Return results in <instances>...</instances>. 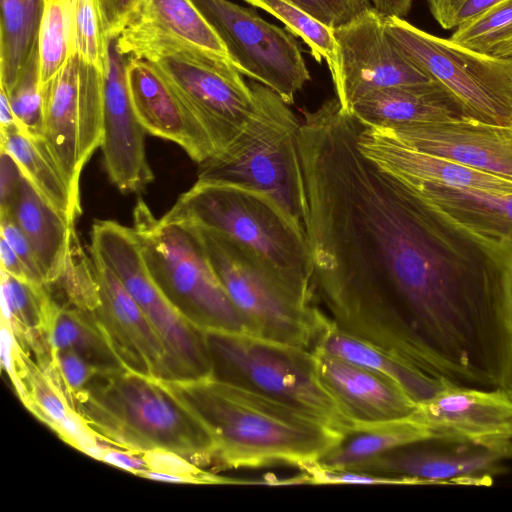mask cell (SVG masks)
Segmentation results:
<instances>
[{
	"instance_id": "cell-1",
	"label": "cell",
	"mask_w": 512,
	"mask_h": 512,
	"mask_svg": "<svg viewBox=\"0 0 512 512\" xmlns=\"http://www.w3.org/2000/svg\"><path fill=\"white\" fill-rule=\"evenodd\" d=\"M205 429L225 469H303L343 436L320 420L250 389L207 375L157 379Z\"/></svg>"
},
{
	"instance_id": "cell-2",
	"label": "cell",
	"mask_w": 512,
	"mask_h": 512,
	"mask_svg": "<svg viewBox=\"0 0 512 512\" xmlns=\"http://www.w3.org/2000/svg\"><path fill=\"white\" fill-rule=\"evenodd\" d=\"M161 219L229 236L294 292L315 300L305 227L268 192L243 184L196 182Z\"/></svg>"
},
{
	"instance_id": "cell-3",
	"label": "cell",
	"mask_w": 512,
	"mask_h": 512,
	"mask_svg": "<svg viewBox=\"0 0 512 512\" xmlns=\"http://www.w3.org/2000/svg\"><path fill=\"white\" fill-rule=\"evenodd\" d=\"M73 406L107 444L140 454L170 450L199 467L214 463L208 433L155 378L126 368L98 373Z\"/></svg>"
},
{
	"instance_id": "cell-4",
	"label": "cell",
	"mask_w": 512,
	"mask_h": 512,
	"mask_svg": "<svg viewBox=\"0 0 512 512\" xmlns=\"http://www.w3.org/2000/svg\"><path fill=\"white\" fill-rule=\"evenodd\" d=\"M253 110L223 150L198 164L199 183L249 185L268 192L303 226L306 183L299 147L301 121L277 93L249 83Z\"/></svg>"
},
{
	"instance_id": "cell-5",
	"label": "cell",
	"mask_w": 512,
	"mask_h": 512,
	"mask_svg": "<svg viewBox=\"0 0 512 512\" xmlns=\"http://www.w3.org/2000/svg\"><path fill=\"white\" fill-rule=\"evenodd\" d=\"M211 375L312 416L344 435L355 425L324 384L313 351L246 332L204 330Z\"/></svg>"
},
{
	"instance_id": "cell-6",
	"label": "cell",
	"mask_w": 512,
	"mask_h": 512,
	"mask_svg": "<svg viewBox=\"0 0 512 512\" xmlns=\"http://www.w3.org/2000/svg\"><path fill=\"white\" fill-rule=\"evenodd\" d=\"M191 224L214 273L241 314L247 333L312 351L330 322L315 300L300 296L282 283L234 239Z\"/></svg>"
},
{
	"instance_id": "cell-7",
	"label": "cell",
	"mask_w": 512,
	"mask_h": 512,
	"mask_svg": "<svg viewBox=\"0 0 512 512\" xmlns=\"http://www.w3.org/2000/svg\"><path fill=\"white\" fill-rule=\"evenodd\" d=\"M132 228L151 277L186 320L202 330L247 333L191 223L156 218L138 200Z\"/></svg>"
},
{
	"instance_id": "cell-8",
	"label": "cell",
	"mask_w": 512,
	"mask_h": 512,
	"mask_svg": "<svg viewBox=\"0 0 512 512\" xmlns=\"http://www.w3.org/2000/svg\"><path fill=\"white\" fill-rule=\"evenodd\" d=\"M76 256L61 280L64 303L88 313L123 366L155 379H174L168 350L117 275L101 259Z\"/></svg>"
},
{
	"instance_id": "cell-9",
	"label": "cell",
	"mask_w": 512,
	"mask_h": 512,
	"mask_svg": "<svg viewBox=\"0 0 512 512\" xmlns=\"http://www.w3.org/2000/svg\"><path fill=\"white\" fill-rule=\"evenodd\" d=\"M397 48L440 83L475 120L512 125V57L480 53L432 35L404 18L385 17Z\"/></svg>"
},
{
	"instance_id": "cell-10",
	"label": "cell",
	"mask_w": 512,
	"mask_h": 512,
	"mask_svg": "<svg viewBox=\"0 0 512 512\" xmlns=\"http://www.w3.org/2000/svg\"><path fill=\"white\" fill-rule=\"evenodd\" d=\"M123 55L145 59L160 71L195 113L217 153L238 135L253 110L250 85L227 60L170 41L137 44Z\"/></svg>"
},
{
	"instance_id": "cell-11",
	"label": "cell",
	"mask_w": 512,
	"mask_h": 512,
	"mask_svg": "<svg viewBox=\"0 0 512 512\" xmlns=\"http://www.w3.org/2000/svg\"><path fill=\"white\" fill-rule=\"evenodd\" d=\"M89 251L121 280L164 342L174 379L211 374L204 330L186 320L151 277L133 228L112 220H97L91 228Z\"/></svg>"
},
{
	"instance_id": "cell-12",
	"label": "cell",
	"mask_w": 512,
	"mask_h": 512,
	"mask_svg": "<svg viewBox=\"0 0 512 512\" xmlns=\"http://www.w3.org/2000/svg\"><path fill=\"white\" fill-rule=\"evenodd\" d=\"M242 74L277 93L287 104L310 73L292 33L230 0H192Z\"/></svg>"
},
{
	"instance_id": "cell-13",
	"label": "cell",
	"mask_w": 512,
	"mask_h": 512,
	"mask_svg": "<svg viewBox=\"0 0 512 512\" xmlns=\"http://www.w3.org/2000/svg\"><path fill=\"white\" fill-rule=\"evenodd\" d=\"M105 75L74 53L42 87L44 140L78 191L82 170L102 141Z\"/></svg>"
},
{
	"instance_id": "cell-14",
	"label": "cell",
	"mask_w": 512,
	"mask_h": 512,
	"mask_svg": "<svg viewBox=\"0 0 512 512\" xmlns=\"http://www.w3.org/2000/svg\"><path fill=\"white\" fill-rule=\"evenodd\" d=\"M512 440L428 437L391 449L350 469L402 478L407 485L491 486L507 471Z\"/></svg>"
},
{
	"instance_id": "cell-15",
	"label": "cell",
	"mask_w": 512,
	"mask_h": 512,
	"mask_svg": "<svg viewBox=\"0 0 512 512\" xmlns=\"http://www.w3.org/2000/svg\"><path fill=\"white\" fill-rule=\"evenodd\" d=\"M333 36L336 62L331 76L336 98L350 113L357 101L373 91L435 81L397 48L385 16L373 7L333 29Z\"/></svg>"
},
{
	"instance_id": "cell-16",
	"label": "cell",
	"mask_w": 512,
	"mask_h": 512,
	"mask_svg": "<svg viewBox=\"0 0 512 512\" xmlns=\"http://www.w3.org/2000/svg\"><path fill=\"white\" fill-rule=\"evenodd\" d=\"M127 59L111 39L100 148L106 173L116 188L122 193H139L154 180V175L146 156V131L135 114L127 87Z\"/></svg>"
},
{
	"instance_id": "cell-17",
	"label": "cell",
	"mask_w": 512,
	"mask_h": 512,
	"mask_svg": "<svg viewBox=\"0 0 512 512\" xmlns=\"http://www.w3.org/2000/svg\"><path fill=\"white\" fill-rule=\"evenodd\" d=\"M1 364L14 390L38 420L73 448L97 459L102 441L71 403L60 382L45 371L1 322Z\"/></svg>"
},
{
	"instance_id": "cell-18",
	"label": "cell",
	"mask_w": 512,
	"mask_h": 512,
	"mask_svg": "<svg viewBox=\"0 0 512 512\" xmlns=\"http://www.w3.org/2000/svg\"><path fill=\"white\" fill-rule=\"evenodd\" d=\"M382 129L422 152L512 180V125L461 116Z\"/></svg>"
},
{
	"instance_id": "cell-19",
	"label": "cell",
	"mask_w": 512,
	"mask_h": 512,
	"mask_svg": "<svg viewBox=\"0 0 512 512\" xmlns=\"http://www.w3.org/2000/svg\"><path fill=\"white\" fill-rule=\"evenodd\" d=\"M126 82L146 133L178 144L198 164L217 153L195 113L151 62L128 57Z\"/></svg>"
},
{
	"instance_id": "cell-20",
	"label": "cell",
	"mask_w": 512,
	"mask_h": 512,
	"mask_svg": "<svg viewBox=\"0 0 512 512\" xmlns=\"http://www.w3.org/2000/svg\"><path fill=\"white\" fill-rule=\"evenodd\" d=\"M433 437L512 440V395L503 388L446 384L410 416Z\"/></svg>"
},
{
	"instance_id": "cell-21",
	"label": "cell",
	"mask_w": 512,
	"mask_h": 512,
	"mask_svg": "<svg viewBox=\"0 0 512 512\" xmlns=\"http://www.w3.org/2000/svg\"><path fill=\"white\" fill-rule=\"evenodd\" d=\"M401 183L496 262L505 267L512 266V194L438 184Z\"/></svg>"
},
{
	"instance_id": "cell-22",
	"label": "cell",
	"mask_w": 512,
	"mask_h": 512,
	"mask_svg": "<svg viewBox=\"0 0 512 512\" xmlns=\"http://www.w3.org/2000/svg\"><path fill=\"white\" fill-rule=\"evenodd\" d=\"M358 146L366 158L404 183L438 184L512 194V180L422 152L382 128L363 124Z\"/></svg>"
},
{
	"instance_id": "cell-23",
	"label": "cell",
	"mask_w": 512,
	"mask_h": 512,
	"mask_svg": "<svg viewBox=\"0 0 512 512\" xmlns=\"http://www.w3.org/2000/svg\"><path fill=\"white\" fill-rule=\"evenodd\" d=\"M320 376L348 417L359 426L410 417L415 402L390 379L323 351H313Z\"/></svg>"
},
{
	"instance_id": "cell-24",
	"label": "cell",
	"mask_w": 512,
	"mask_h": 512,
	"mask_svg": "<svg viewBox=\"0 0 512 512\" xmlns=\"http://www.w3.org/2000/svg\"><path fill=\"white\" fill-rule=\"evenodd\" d=\"M114 41L121 54L137 44L170 41L231 62L222 41L192 0H142Z\"/></svg>"
},
{
	"instance_id": "cell-25",
	"label": "cell",
	"mask_w": 512,
	"mask_h": 512,
	"mask_svg": "<svg viewBox=\"0 0 512 512\" xmlns=\"http://www.w3.org/2000/svg\"><path fill=\"white\" fill-rule=\"evenodd\" d=\"M0 213L12 216L29 240L47 286L55 285L77 237L74 223L50 204L23 173L8 210Z\"/></svg>"
},
{
	"instance_id": "cell-26",
	"label": "cell",
	"mask_w": 512,
	"mask_h": 512,
	"mask_svg": "<svg viewBox=\"0 0 512 512\" xmlns=\"http://www.w3.org/2000/svg\"><path fill=\"white\" fill-rule=\"evenodd\" d=\"M351 113L362 124L378 128L466 116L458 102L437 81L373 91L357 101Z\"/></svg>"
},
{
	"instance_id": "cell-27",
	"label": "cell",
	"mask_w": 512,
	"mask_h": 512,
	"mask_svg": "<svg viewBox=\"0 0 512 512\" xmlns=\"http://www.w3.org/2000/svg\"><path fill=\"white\" fill-rule=\"evenodd\" d=\"M2 322L20 347L44 369L53 362L50 329L55 298L47 286L19 280L1 270Z\"/></svg>"
},
{
	"instance_id": "cell-28",
	"label": "cell",
	"mask_w": 512,
	"mask_h": 512,
	"mask_svg": "<svg viewBox=\"0 0 512 512\" xmlns=\"http://www.w3.org/2000/svg\"><path fill=\"white\" fill-rule=\"evenodd\" d=\"M315 350L348 360L390 379L417 403L433 397L448 384L344 332L331 319L312 351Z\"/></svg>"
},
{
	"instance_id": "cell-29",
	"label": "cell",
	"mask_w": 512,
	"mask_h": 512,
	"mask_svg": "<svg viewBox=\"0 0 512 512\" xmlns=\"http://www.w3.org/2000/svg\"><path fill=\"white\" fill-rule=\"evenodd\" d=\"M1 150L13 158L48 202L75 224L82 212L80 191L71 185L45 140L30 137L15 126L1 131Z\"/></svg>"
},
{
	"instance_id": "cell-30",
	"label": "cell",
	"mask_w": 512,
	"mask_h": 512,
	"mask_svg": "<svg viewBox=\"0 0 512 512\" xmlns=\"http://www.w3.org/2000/svg\"><path fill=\"white\" fill-rule=\"evenodd\" d=\"M432 437L411 417L365 426L346 434L315 462L318 466L345 470L401 445Z\"/></svg>"
},
{
	"instance_id": "cell-31",
	"label": "cell",
	"mask_w": 512,
	"mask_h": 512,
	"mask_svg": "<svg viewBox=\"0 0 512 512\" xmlns=\"http://www.w3.org/2000/svg\"><path fill=\"white\" fill-rule=\"evenodd\" d=\"M0 1V85L9 91L38 49L44 0Z\"/></svg>"
},
{
	"instance_id": "cell-32",
	"label": "cell",
	"mask_w": 512,
	"mask_h": 512,
	"mask_svg": "<svg viewBox=\"0 0 512 512\" xmlns=\"http://www.w3.org/2000/svg\"><path fill=\"white\" fill-rule=\"evenodd\" d=\"M50 343L52 352L71 350L100 373L125 368L92 317L56 298Z\"/></svg>"
},
{
	"instance_id": "cell-33",
	"label": "cell",
	"mask_w": 512,
	"mask_h": 512,
	"mask_svg": "<svg viewBox=\"0 0 512 512\" xmlns=\"http://www.w3.org/2000/svg\"><path fill=\"white\" fill-rule=\"evenodd\" d=\"M74 53L70 0H44L38 36L41 88Z\"/></svg>"
},
{
	"instance_id": "cell-34",
	"label": "cell",
	"mask_w": 512,
	"mask_h": 512,
	"mask_svg": "<svg viewBox=\"0 0 512 512\" xmlns=\"http://www.w3.org/2000/svg\"><path fill=\"white\" fill-rule=\"evenodd\" d=\"M449 39L480 53L512 57V0L459 26Z\"/></svg>"
},
{
	"instance_id": "cell-35",
	"label": "cell",
	"mask_w": 512,
	"mask_h": 512,
	"mask_svg": "<svg viewBox=\"0 0 512 512\" xmlns=\"http://www.w3.org/2000/svg\"><path fill=\"white\" fill-rule=\"evenodd\" d=\"M244 1L283 22L290 33L300 37L306 43L310 48L311 55L318 63L325 60L330 73L334 70L336 54L332 29L324 26L287 0Z\"/></svg>"
},
{
	"instance_id": "cell-36",
	"label": "cell",
	"mask_w": 512,
	"mask_h": 512,
	"mask_svg": "<svg viewBox=\"0 0 512 512\" xmlns=\"http://www.w3.org/2000/svg\"><path fill=\"white\" fill-rule=\"evenodd\" d=\"M74 52L79 60L107 73L110 39L95 0H70Z\"/></svg>"
},
{
	"instance_id": "cell-37",
	"label": "cell",
	"mask_w": 512,
	"mask_h": 512,
	"mask_svg": "<svg viewBox=\"0 0 512 512\" xmlns=\"http://www.w3.org/2000/svg\"><path fill=\"white\" fill-rule=\"evenodd\" d=\"M6 93L19 129L30 137L44 139L43 94L40 85L38 49L16 84Z\"/></svg>"
},
{
	"instance_id": "cell-38",
	"label": "cell",
	"mask_w": 512,
	"mask_h": 512,
	"mask_svg": "<svg viewBox=\"0 0 512 512\" xmlns=\"http://www.w3.org/2000/svg\"><path fill=\"white\" fill-rule=\"evenodd\" d=\"M147 470L139 477L162 482L183 484H227L235 481L203 470L182 455L165 449L142 453Z\"/></svg>"
},
{
	"instance_id": "cell-39",
	"label": "cell",
	"mask_w": 512,
	"mask_h": 512,
	"mask_svg": "<svg viewBox=\"0 0 512 512\" xmlns=\"http://www.w3.org/2000/svg\"><path fill=\"white\" fill-rule=\"evenodd\" d=\"M330 29L344 26L373 7L370 0H287Z\"/></svg>"
},
{
	"instance_id": "cell-40",
	"label": "cell",
	"mask_w": 512,
	"mask_h": 512,
	"mask_svg": "<svg viewBox=\"0 0 512 512\" xmlns=\"http://www.w3.org/2000/svg\"><path fill=\"white\" fill-rule=\"evenodd\" d=\"M47 372L58 379L72 404L74 396L83 390L96 374L100 373L71 350L53 351L52 367Z\"/></svg>"
},
{
	"instance_id": "cell-41",
	"label": "cell",
	"mask_w": 512,
	"mask_h": 512,
	"mask_svg": "<svg viewBox=\"0 0 512 512\" xmlns=\"http://www.w3.org/2000/svg\"><path fill=\"white\" fill-rule=\"evenodd\" d=\"M435 21L445 30L456 29L505 0H426Z\"/></svg>"
},
{
	"instance_id": "cell-42",
	"label": "cell",
	"mask_w": 512,
	"mask_h": 512,
	"mask_svg": "<svg viewBox=\"0 0 512 512\" xmlns=\"http://www.w3.org/2000/svg\"><path fill=\"white\" fill-rule=\"evenodd\" d=\"M0 230L1 237L24 263L33 282L40 286H47L29 240L9 213H0Z\"/></svg>"
},
{
	"instance_id": "cell-43",
	"label": "cell",
	"mask_w": 512,
	"mask_h": 512,
	"mask_svg": "<svg viewBox=\"0 0 512 512\" xmlns=\"http://www.w3.org/2000/svg\"><path fill=\"white\" fill-rule=\"evenodd\" d=\"M142 0H95L108 39L120 35Z\"/></svg>"
},
{
	"instance_id": "cell-44",
	"label": "cell",
	"mask_w": 512,
	"mask_h": 512,
	"mask_svg": "<svg viewBox=\"0 0 512 512\" xmlns=\"http://www.w3.org/2000/svg\"><path fill=\"white\" fill-rule=\"evenodd\" d=\"M97 460L116 466L134 475L147 470L142 454L121 449L104 443L100 449Z\"/></svg>"
},
{
	"instance_id": "cell-45",
	"label": "cell",
	"mask_w": 512,
	"mask_h": 512,
	"mask_svg": "<svg viewBox=\"0 0 512 512\" xmlns=\"http://www.w3.org/2000/svg\"><path fill=\"white\" fill-rule=\"evenodd\" d=\"M0 167V212H3L7 211L10 206L22 172L13 158L3 150H1Z\"/></svg>"
},
{
	"instance_id": "cell-46",
	"label": "cell",
	"mask_w": 512,
	"mask_h": 512,
	"mask_svg": "<svg viewBox=\"0 0 512 512\" xmlns=\"http://www.w3.org/2000/svg\"><path fill=\"white\" fill-rule=\"evenodd\" d=\"M0 262L1 270L19 280L34 283L24 263L2 237L0 239Z\"/></svg>"
},
{
	"instance_id": "cell-47",
	"label": "cell",
	"mask_w": 512,
	"mask_h": 512,
	"mask_svg": "<svg viewBox=\"0 0 512 512\" xmlns=\"http://www.w3.org/2000/svg\"><path fill=\"white\" fill-rule=\"evenodd\" d=\"M373 8L385 17L404 18L408 15L412 0H370Z\"/></svg>"
},
{
	"instance_id": "cell-48",
	"label": "cell",
	"mask_w": 512,
	"mask_h": 512,
	"mask_svg": "<svg viewBox=\"0 0 512 512\" xmlns=\"http://www.w3.org/2000/svg\"><path fill=\"white\" fill-rule=\"evenodd\" d=\"M0 126L1 131L17 126L6 90L0 85Z\"/></svg>"
},
{
	"instance_id": "cell-49",
	"label": "cell",
	"mask_w": 512,
	"mask_h": 512,
	"mask_svg": "<svg viewBox=\"0 0 512 512\" xmlns=\"http://www.w3.org/2000/svg\"><path fill=\"white\" fill-rule=\"evenodd\" d=\"M508 318L509 327L512 332V266L509 267Z\"/></svg>"
},
{
	"instance_id": "cell-50",
	"label": "cell",
	"mask_w": 512,
	"mask_h": 512,
	"mask_svg": "<svg viewBox=\"0 0 512 512\" xmlns=\"http://www.w3.org/2000/svg\"><path fill=\"white\" fill-rule=\"evenodd\" d=\"M503 388L507 389L512 395V363Z\"/></svg>"
}]
</instances>
